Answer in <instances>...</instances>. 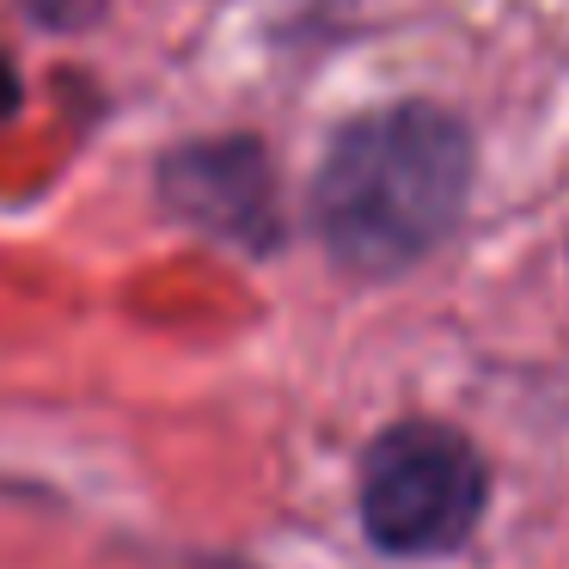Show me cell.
I'll return each instance as SVG.
<instances>
[{"label": "cell", "mask_w": 569, "mask_h": 569, "mask_svg": "<svg viewBox=\"0 0 569 569\" xmlns=\"http://www.w3.org/2000/svg\"><path fill=\"white\" fill-rule=\"evenodd\" d=\"M478 148L453 111L429 99L380 104L331 136L307 190L325 258L356 282H392L429 263L466 221Z\"/></svg>", "instance_id": "cell-1"}, {"label": "cell", "mask_w": 569, "mask_h": 569, "mask_svg": "<svg viewBox=\"0 0 569 569\" xmlns=\"http://www.w3.org/2000/svg\"><path fill=\"white\" fill-rule=\"evenodd\" d=\"M490 502V466L466 429L405 417L380 429L356 471L361 532L386 557H447L478 532Z\"/></svg>", "instance_id": "cell-2"}, {"label": "cell", "mask_w": 569, "mask_h": 569, "mask_svg": "<svg viewBox=\"0 0 569 569\" xmlns=\"http://www.w3.org/2000/svg\"><path fill=\"white\" fill-rule=\"evenodd\" d=\"M153 197L178 227L239 251V258H276L288 246V202L270 148L246 129L233 136H197L160 153Z\"/></svg>", "instance_id": "cell-3"}, {"label": "cell", "mask_w": 569, "mask_h": 569, "mask_svg": "<svg viewBox=\"0 0 569 569\" xmlns=\"http://www.w3.org/2000/svg\"><path fill=\"white\" fill-rule=\"evenodd\" d=\"M19 13L50 38H80L111 13V0H19Z\"/></svg>", "instance_id": "cell-4"}, {"label": "cell", "mask_w": 569, "mask_h": 569, "mask_svg": "<svg viewBox=\"0 0 569 569\" xmlns=\"http://www.w3.org/2000/svg\"><path fill=\"white\" fill-rule=\"evenodd\" d=\"M19 104H26V74H19L13 56L0 50V123H7V117H19Z\"/></svg>", "instance_id": "cell-5"}]
</instances>
